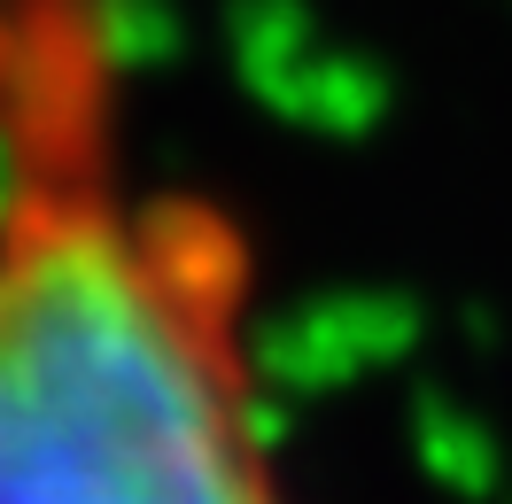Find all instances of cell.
Returning a JSON list of instances; mask_svg holds the SVG:
<instances>
[{
  "instance_id": "1",
  "label": "cell",
  "mask_w": 512,
  "mask_h": 504,
  "mask_svg": "<svg viewBox=\"0 0 512 504\" xmlns=\"http://www.w3.org/2000/svg\"><path fill=\"white\" fill-rule=\"evenodd\" d=\"M0 504H303L256 249L140 140L109 0H0Z\"/></svg>"
}]
</instances>
